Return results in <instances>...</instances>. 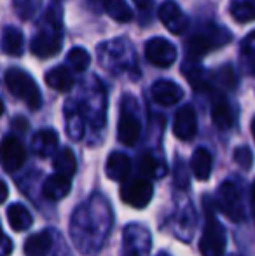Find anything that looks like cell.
Segmentation results:
<instances>
[{"label": "cell", "instance_id": "cell-5", "mask_svg": "<svg viewBox=\"0 0 255 256\" xmlns=\"http://www.w3.org/2000/svg\"><path fill=\"white\" fill-rule=\"evenodd\" d=\"M154 188L152 183L147 178H133L126 180L123 186H121V199L123 202L135 209H143L147 208V204L152 200Z\"/></svg>", "mask_w": 255, "mask_h": 256}, {"label": "cell", "instance_id": "cell-34", "mask_svg": "<svg viewBox=\"0 0 255 256\" xmlns=\"http://www.w3.org/2000/svg\"><path fill=\"white\" fill-rule=\"evenodd\" d=\"M133 2H135L140 9H147V7L150 6V0H133Z\"/></svg>", "mask_w": 255, "mask_h": 256}, {"label": "cell", "instance_id": "cell-23", "mask_svg": "<svg viewBox=\"0 0 255 256\" xmlns=\"http://www.w3.org/2000/svg\"><path fill=\"white\" fill-rule=\"evenodd\" d=\"M53 168H55L56 172L65 176H74L75 171H77V158H75V154L72 152L70 148H62L58 154L55 155V160H53Z\"/></svg>", "mask_w": 255, "mask_h": 256}, {"label": "cell", "instance_id": "cell-25", "mask_svg": "<svg viewBox=\"0 0 255 256\" xmlns=\"http://www.w3.org/2000/svg\"><path fill=\"white\" fill-rule=\"evenodd\" d=\"M102 4H103V9L107 10V14L112 16L116 21H119V23L131 21L133 12L124 0H102Z\"/></svg>", "mask_w": 255, "mask_h": 256}, {"label": "cell", "instance_id": "cell-29", "mask_svg": "<svg viewBox=\"0 0 255 256\" xmlns=\"http://www.w3.org/2000/svg\"><path fill=\"white\" fill-rule=\"evenodd\" d=\"M140 172L143 176H150V178H159L163 171L159 169V162L152 155H143L140 158Z\"/></svg>", "mask_w": 255, "mask_h": 256}, {"label": "cell", "instance_id": "cell-30", "mask_svg": "<svg viewBox=\"0 0 255 256\" xmlns=\"http://www.w3.org/2000/svg\"><path fill=\"white\" fill-rule=\"evenodd\" d=\"M232 158H234L236 164H238L241 169H245V171L252 169L253 154H252V150H250L248 146H238V148L234 150V154H232Z\"/></svg>", "mask_w": 255, "mask_h": 256}, {"label": "cell", "instance_id": "cell-38", "mask_svg": "<svg viewBox=\"0 0 255 256\" xmlns=\"http://www.w3.org/2000/svg\"><path fill=\"white\" fill-rule=\"evenodd\" d=\"M157 256H170V254H166V253H159Z\"/></svg>", "mask_w": 255, "mask_h": 256}, {"label": "cell", "instance_id": "cell-15", "mask_svg": "<svg viewBox=\"0 0 255 256\" xmlns=\"http://www.w3.org/2000/svg\"><path fill=\"white\" fill-rule=\"evenodd\" d=\"M105 172L112 182H126L131 172V160L121 152L110 154L105 164Z\"/></svg>", "mask_w": 255, "mask_h": 256}, {"label": "cell", "instance_id": "cell-37", "mask_svg": "<svg viewBox=\"0 0 255 256\" xmlns=\"http://www.w3.org/2000/svg\"><path fill=\"white\" fill-rule=\"evenodd\" d=\"M252 134H253V140H255V117H253V120H252Z\"/></svg>", "mask_w": 255, "mask_h": 256}, {"label": "cell", "instance_id": "cell-31", "mask_svg": "<svg viewBox=\"0 0 255 256\" xmlns=\"http://www.w3.org/2000/svg\"><path fill=\"white\" fill-rule=\"evenodd\" d=\"M173 182L175 186L178 188H189V176H187V168H185L184 160H177L175 162V171H173Z\"/></svg>", "mask_w": 255, "mask_h": 256}, {"label": "cell", "instance_id": "cell-11", "mask_svg": "<svg viewBox=\"0 0 255 256\" xmlns=\"http://www.w3.org/2000/svg\"><path fill=\"white\" fill-rule=\"evenodd\" d=\"M152 98L161 106H171L184 98V89L173 80H157L152 86Z\"/></svg>", "mask_w": 255, "mask_h": 256}, {"label": "cell", "instance_id": "cell-3", "mask_svg": "<svg viewBox=\"0 0 255 256\" xmlns=\"http://www.w3.org/2000/svg\"><path fill=\"white\" fill-rule=\"evenodd\" d=\"M231 40V35L225 28L220 26H208L203 34L192 35L187 40V46H185V51H187V56L191 60H197V58L204 56L206 52H210L211 49L220 48V46H225V42Z\"/></svg>", "mask_w": 255, "mask_h": 256}, {"label": "cell", "instance_id": "cell-18", "mask_svg": "<svg viewBox=\"0 0 255 256\" xmlns=\"http://www.w3.org/2000/svg\"><path fill=\"white\" fill-rule=\"evenodd\" d=\"M46 84L60 92H68L74 88V75L67 66H56L46 74Z\"/></svg>", "mask_w": 255, "mask_h": 256}, {"label": "cell", "instance_id": "cell-2", "mask_svg": "<svg viewBox=\"0 0 255 256\" xmlns=\"http://www.w3.org/2000/svg\"><path fill=\"white\" fill-rule=\"evenodd\" d=\"M204 211H206V223H204L203 236L199 240L201 256H224L225 254V230L213 216V206L204 197Z\"/></svg>", "mask_w": 255, "mask_h": 256}, {"label": "cell", "instance_id": "cell-9", "mask_svg": "<svg viewBox=\"0 0 255 256\" xmlns=\"http://www.w3.org/2000/svg\"><path fill=\"white\" fill-rule=\"evenodd\" d=\"M173 132L178 140L182 142H189L196 136L197 132V117L196 112L191 104H184L182 108H178V112L175 114L173 118Z\"/></svg>", "mask_w": 255, "mask_h": 256}, {"label": "cell", "instance_id": "cell-13", "mask_svg": "<svg viewBox=\"0 0 255 256\" xmlns=\"http://www.w3.org/2000/svg\"><path fill=\"white\" fill-rule=\"evenodd\" d=\"M140 132H142V128H140L138 118L131 112H123L119 117V124H117V138H119V142L126 146L136 145Z\"/></svg>", "mask_w": 255, "mask_h": 256}, {"label": "cell", "instance_id": "cell-35", "mask_svg": "<svg viewBox=\"0 0 255 256\" xmlns=\"http://www.w3.org/2000/svg\"><path fill=\"white\" fill-rule=\"evenodd\" d=\"M252 212H253V220H255V182L252 185Z\"/></svg>", "mask_w": 255, "mask_h": 256}, {"label": "cell", "instance_id": "cell-26", "mask_svg": "<svg viewBox=\"0 0 255 256\" xmlns=\"http://www.w3.org/2000/svg\"><path fill=\"white\" fill-rule=\"evenodd\" d=\"M67 60H68V64H70L74 72L88 70L89 63H91V56H89V52L82 48L72 49V51L67 54Z\"/></svg>", "mask_w": 255, "mask_h": 256}, {"label": "cell", "instance_id": "cell-27", "mask_svg": "<svg viewBox=\"0 0 255 256\" xmlns=\"http://www.w3.org/2000/svg\"><path fill=\"white\" fill-rule=\"evenodd\" d=\"M213 80L217 86L224 89H232L236 86V74H234V68L231 64H224V66L218 68V72H215L213 75Z\"/></svg>", "mask_w": 255, "mask_h": 256}, {"label": "cell", "instance_id": "cell-19", "mask_svg": "<svg viewBox=\"0 0 255 256\" xmlns=\"http://www.w3.org/2000/svg\"><path fill=\"white\" fill-rule=\"evenodd\" d=\"M7 222H9L11 228L16 230V232H25L32 226L34 220H32V214L23 204L14 202L7 208Z\"/></svg>", "mask_w": 255, "mask_h": 256}, {"label": "cell", "instance_id": "cell-10", "mask_svg": "<svg viewBox=\"0 0 255 256\" xmlns=\"http://www.w3.org/2000/svg\"><path fill=\"white\" fill-rule=\"evenodd\" d=\"M62 49V38L58 30H41L32 38L30 51L39 58H51Z\"/></svg>", "mask_w": 255, "mask_h": 256}, {"label": "cell", "instance_id": "cell-7", "mask_svg": "<svg viewBox=\"0 0 255 256\" xmlns=\"http://www.w3.org/2000/svg\"><path fill=\"white\" fill-rule=\"evenodd\" d=\"M159 21L175 35H182L189 28V18L185 12L173 2V0H166L161 4L159 10H157Z\"/></svg>", "mask_w": 255, "mask_h": 256}, {"label": "cell", "instance_id": "cell-24", "mask_svg": "<svg viewBox=\"0 0 255 256\" xmlns=\"http://www.w3.org/2000/svg\"><path fill=\"white\" fill-rule=\"evenodd\" d=\"M229 12L238 23H248L255 20V0H231Z\"/></svg>", "mask_w": 255, "mask_h": 256}, {"label": "cell", "instance_id": "cell-20", "mask_svg": "<svg viewBox=\"0 0 255 256\" xmlns=\"http://www.w3.org/2000/svg\"><path fill=\"white\" fill-rule=\"evenodd\" d=\"M53 246V237L49 232L34 234L25 242V254L27 256H46Z\"/></svg>", "mask_w": 255, "mask_h": 256}, {"label": "cell", "instance_id": "cell-36", "mask_svg": "<svg viewBox=\"0 0 255 256\" xmlns=\"http://www.w3.org/2000/svg\"><path fill=\"white\" fill-rule=\"evenodd\" d=\"M2 190H4V200L7 199V185L6 183H2Z\"/></svg>", "mask_w": 255, "mask_h": 256}, {"label": "cell", "instance_id": "cell-8", "mask_svg": "<svg viewBox=\"0 0 255 256\" xmlns=\"http://www.w3.org/2000/svg\"><path fill=\"white\" fill-rule=\"evenodd\" d=\"M27 160V150L16 136H6L2 142V166L7 172H14Z\"/></svg>", "mask_w": 255, "mask_h": 256}, {"label": "cell", "instance_id": "cell-14", "mask_svg": "<svg viewBox=\"0 0 255 256\" xmlns=\"http://www.w3.org/2000/svg\"><path fill=\"white\" fill-rule=\"evenodd\" d=\"M182 72H184L185 78H187V82L192 86L194 91H199V92L210 91L211 78L208 77L206 70H204L196 60H191V58H189L187 63H185L184 68H182Z\"/></svg>", "mask_w": 255, "mask_h": 256}, {"label": "cell", "instance_id": "cell-21", "mask_svg": "<svg viewBox=\"0 0 255 256\" xmlns=\"http://www.w3.org/2000/svg\"><path fill=\"white\" fill-rule=\"evenodd\" d=\"M2 49L9 56H21L25 51V37L18 28L7 26L2 35Z\"/></svg>", "mask_w": 255, "mask_h": 256}, {"label": "cell", "instance_id": "cell-1", "mask_svg": "<svg viewBox=\"0 0 255 256\" xmlns=\"http://www.w3.org/2000/svg\"><path fill=\"white\" fill-rule=\"evenodd\" d=\"M4 80H6L7 91L13 96H16V98L23 100L28 104V108H32V110H39L41 108L42 94L39 91L35 80L28 74H25L20 68H9L6 72Z\"/></svg>", "mask_w": 255, "mask_h": 256}, {"label": "cell", "instance_id": "cell-28", "mask_svg": "<svg viewBox=\"0 0 255 256\" xmlns=\"http://www.w3.org/2000/svg\"><path fill=\"white\" fill-rule=\"evenodd\" d=\"M241 54L245 60L246 66H248L250 74L255 75V32L248 34L241 42Z\"/></svg>", "mask_w": 255, "mask_h": 256}, {"label": "cell", "instance_id": "cell-17", "mask_svg": "<svg viewBox=\"0 0 255 256\" xmlns=\"http://www.w3.org/2000/svg\"><path fill=\"white\" fill-rule=\"evenodd\" d=\"M58 148V134L53 129H42L32 140V150L39 157H51Z\"/></svg>", "mask_w": 255, "mask_h": 256}, {"label": "cell", "instance_id": "cell-6", "mask_svg": "<svg viewBox=\"0 0 255 256\" xmlns=\"http://www.w3.org/2000/svg\"><path fill=\"white\" fill-rule=\"evenodd\" d=\"M145 58L157 68H168L177 60V48L163 37L150 38L145 44Z\"/></svg>", "mask_w": 255, "mask_h": 256}, {"label": "cell", "instance_id": "cell-33", "mask_svg": "<svg viewBox=\"0 0 255 256\" xmlns=\"http://www.w3.org/2000/svg\"><path fill=\"white\" fill-rule=\"evenodd\" d=\"M13 126L20 129V131H27V128H28V124H27V120H25V118H16V120L13 122Z\"/></svg>", "mask_w": 255, "mask_h": 256}, {"label": "cell", "instance_id": "cell-22", "mask_svg": "<svg viewBox=\"0 0 255 256\" xmlns=\"http://www.w3.org/2000/svg\"><path fill=\"white\" fill-rule=\"evenodd\" d=\"M191 169H192L194 176H196L199 182L208 180V176H210V172H211V155L206 148H197L196 152L192 154Z\"/></svg>", "mask_w": 255, "mask_h": 256}, {"label": "cell", "instance_id": "cell-4", "mask_svg": "<svg viewBox=\"0 0 255 256\" xmlns=\"http://www.w3.org/2000/svg\"><path fill=\"white\" fill-rule=\"evenodd\" d=\"M217 208L227 216L231 222H243L245 220V209L241 204V196L238 192V186L231 182H225L220 185L217 192Z\"/></svg>", "mask_w": 255, "mask_h": 256}, {"label": "cell", "instance_id": "cell-16", "mask_svg": "<svg viewBox=\"0 0 255 256\" xmlns=\"http://www.w3.org/2000/svg\"><path fill=\"white\" fill-rule=\"evenodd\" d=\"M211 118L218 129H229L234 122L232 108L224 94H215L211 100Z\"/></svg>", "mask_w": 255, "mask_h": 256}, {"label": "cell", "instance_id": "cell-12", "mask_svg": "<svg viewBox=\"0 0 255 256\" xmlns=\"http://www.w3.org/2000/svg\"><path fill=\"white\" fill-rule=\"evenodd\" d=\"M72 190V178L70 176L60 174V172H55V174L48 176L42 185V194L48 200H62L70 194Z\"/></svg>", "mask_w": 255, "mask_h": 256}, {"label": "cell", "instance_id": "cell-32", "mask_svg": "<svg viewBox=\"0 0 255 256\" xmlns=\"http://www.w3.org/2000/svg\"><path fill=\"white\" fill-rule=\"evenodd\" d=\"M11 251H13V242L7 236H4V250H2V256H9Z\"/></svg>", "mask_w": 255, "mask_h": 256}]
</instances>
